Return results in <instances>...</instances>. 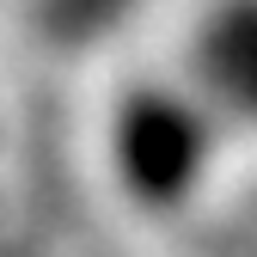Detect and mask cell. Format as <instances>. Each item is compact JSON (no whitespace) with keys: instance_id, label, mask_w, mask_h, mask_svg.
Here are the masks:
<instances>
[{"instance_id":"6da1fadb","label":"cell","mask_w":257,"mask_h":257,"mask_svg":"<svg viewBox=\"0 0 257 257\" xmlns=\"http://www.w3.org/2000/svg\"><path fill=\"white\" fill-rule=\"evenodd\" d=\"M122 147H128L135 184L153 190V196H166V190H178L190 178V122L172 104H141L128 135H122Z\"/></svg>"}]
</instances>
